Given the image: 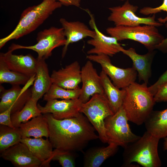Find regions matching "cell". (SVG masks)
<instances>
[{
	"instance_id": "obj_1",
	"label": "cell",
	"mask_w": 167,
	"mask_h": 167,
	"mask_svg": "<svg viewBox=\"0 0 167 167\" xmlns=\"http://www.w3.org/2000/svg\"><path fill=\"white\" fill-rule=\"evenodd\" d=\"M44 115L48 124L49 140L55 149L81 151L90 141L99 139L94 127L81 113L76 117L61 120L54 118L51 113Z\"/></svg>"
},
{
	"instance_id": "obj_2",
	"label": "cell",
	"mask_w": 167,
	"mask_h": 167,
	"mask_svg": "<svg viewBox=\"0 0 167 167\" xmlns=\"http://www.w3.org/2000/svg\"><path fill=\"white\" fill-rule=\"evenodd\" d=\"M147 84L135 82L124 88L126 93L122 106L128 121L137 125L144 123L156 102Z\"/></svg>"
},
{
	"instance_id": "obj_3",
	"label": "cell",
	"mask_w": 167,
	"mask_h": 167,
	"mask_svg": "<svg viewBox=\"0 0 167 167\" xmlns=\"http://www.w3.org/2000/svg\"><path fill=\"white\" fill-rule=\"evenodd\" d=\"M62 6L60 2L56 0H43L38 5L25 9L14 30L7 36L0 39V48L10 41L17 39L34 31L55 10Z\"/></svg>"
},
{
	"instance_id": "obj_4",
	"label": "cell",
	"mask_w": 167,
	"mask_h": 167,
	"mask_svg": "<svg viewBox=\"0 0 167 167\" xmlns=\"http://www.w3.org/2000/svg\"><path fill=\"white\" fill-rule=\"evenodd\" d=\"M160 139L146 131L136 141L124 148L122 167L135 162L144 167H160L161 162L158 153Z\"/></svg>"
},
{
	"instance_id": "obj_5",
	"label": "cell",
	"mask_w": 167,
	"mask_h": 167,
	"mask_svg": "<svg viewBox=\"0 0 167 167\" xmlns=\"http://www.w3.org/2000/svg\"><path fill=\"white\" fill-rule=\"evenodd\" d=\"M106 32L118 41L130 40L139 42L143 45L148 51L155 50L156 47L165 38L157 27L148 25L115 26L107 28Z\"/></svg>"
},
{
	"instance_id": "obj_6",
	"label": "cell",
	"mask_w": 167,
	"mask_h": 167,
	"mask_svg": "<svg viewBox=\"0 0 167 167\" xmlns=\"http://www.w3.org/2000/svg\"><path fill=\"white\" fill-rule=\"evenodd\" d=\"M80 112L86 116L94 127L100 139L107 143L105 120L114 113L105 93L93 95L88 101L82 103Z\"/></svg>"
},
{
	"instance_id": "obj_7",
	"label": "cell",
	"mask_w": 167,
	"mask_h": 167,
	"mask_svg": "<svg viewBox=\"0 0 167 167\" xmlns=\"http://www.w3.org/2000/svg\"><path fill=\"white\" fill-rule=\"evenodd\" d=\"M122 106L105 120V133L109 144L113 143L124 148L140 138L132 132Z\"/></svg>"
},
{
	"instance_id": "obj_8",
	"label": "cell",
	"mask_w": 167,
	"mask_h": 167,
	"mask_svg": "<svg viewBox=\"0 0 167 167\" xmlns=\"http://www.w3.org/2000/svg\"><path fill=\"white\" fill-rule=\"evenodd\" d=\"M37 43L31 46H23L12 44L8 50L13 52L18 49H30L36 52L37 58L45 60L51 56L55 48L64 46L66 42L62 28L52 27L39 32L36 37Z\"/></svg>"
},
{
	"instance_id": "obj_9",
	"label": "cell",
	"mask_w": 167,
	"mask_h": 167,
	"mask_svg": "<svg viewBox=\"0 0 167 167\" xmlns=\"http://www.w3.org/2000/svg\"><path fill=\"white\" fill-rule=\"evenodd\" d=\"M138 6L131 4L128 0L121 6L108 8L110 13L108 18V21L113 23L115 26H134L143 25H152L156 27L164 24L156 20L155 14L152 16L141 17L136 13Z\"/></svg>"
},
{
	"instance_id": "obj_10",
	"label": "cell",
	"mask_w": 167,
	"mask_h": 167,
	"mask_svg": "<svg viewBox=\"0 0 167 167\" xmlns=\"http://www.w3.org/2000/svg\"><path fill=\"white\" fill-rule=\"evenodd\" d=\"M86 58L88 60L99 64L102 70L117 88H124L135 82L137 73L132 67L126 68L117 67L111 63L109 56L104 54H89Z\"/></svg>"
},
{
	"instance_id": "obj_11",
	"label": "cell",
	"mask_w": 167,
	"mask_h": 167,
	"mask_svg": "<svg viewBox=\"0 0 167 167\" xmlns=\"http://www.w3.org/2000/svg\"><path fill=\"white\" fill-rule=\"evenodd\" d=\"M35 75L31 77L24 87L13 85L8 89H5L1 86L0 113L12 107L11 113L20 110L32 96L31 88L29 86L33 84Z\"/></svg>"
},
{
	"instance_id": "obj_12",
	"label": "cell",
	"mask_w": 167,
	"mask_h": 167,
	"mask_svg": "<svg viewBox=\"0 0 167 167\" xmlns=\"http://www.w3.org/2000/svg\"><path fill=\"white\" fill-rule=\"evenodd\" d=\"M90 17L89 24L91 28L94 30L96 35L93 38L87 41V44L93 47L88 51L89 54H104L112 57L121 52L123 48L118 43L116 38L112 36H107L101 32L98 28L93 15L88 9L85 10Z\"/></svg>"
},
{
	"instance_id": "obj_13",
	"label": "cell",
	"mask_w": 167,
	"mask_h": 167,
	"mask_svg": "<svg viewBox=\"0 0 167 167\" xmlns=\"http://www.w3.org/2000/svg\"><path fill=\"white\" fill-rule=\"evenodd\" d=\"M83 103L79 99L49 100L46 105L42 106L37 105L42 113H51L53 117L61 120L78 116L80 113V109Z\"/></svg>"
},
{
	"instance_id": "obj_14",
	"label": "cell",
	"mask_w": 167,
	"mask_h": 167,
	"mask_svg": "<svg viewBox=\"0 0 167 167\" xmlns=\"http://www.w3.org/2000/svg\"><path fill=\"white\" fill-rule=\"evenodd\" d=\"M81 79L82 87L79 99L83 103L95 94L104 93L100 75L91 61H88L81 68Z\"/></svg>"
},
{
	"instance_id": "obj_15",
	"label": "cell",
	"mask_w": 167,
	"mask_h": 167,
	"mask_svg": "<svg viewBox=\"0 0 167 167\" xmlns=\"http://www.w3.org/2000/svg\"><path fill=\"white\" fill-rule=\"evenodd\" d=\"M8 50L5 53H1L0 61L10 70L31 77L35 75L37 59L31 54L26 55L13 54Z\"/></svg>"
},
{
	"instance_id": "obj_16",
	"label": "cell",
	"mask_w": 167,
	"mask_h": 167,
	"mask_svg": "<svg viewBox=\"0 0 167 167\" xmlns=\"http://www.w3.org/2000/svg\"><path fill=\"white\" fill-rule=\"evenodd\" d=\"M1 157L17 167H41V162L30 152L27 146L20 142L1 153Z\"/></svg>"
},
{
	"instance_id": "obj_17",
	"label": "cell",
	"mask_w": 167,
	"mask_h": 167,
	"mask_svg": "<svg viewBox=\"0 0 167 167\" xmlns=\"http://www.w3.org/2000/svg\"><path fill=\"white\" fill-rule=\"evenodd\" d=\"M59 21L66 38V42L62 49V58L65 57L70 44L78 42L87 37L93 38L95 36V31L90 29L83 22L79 21H68L64 18H60Z\"/></svg>"
},
{
	"instance_id": "obj_18",
	"label": "cell",
	"mask_w": 167,
	"mask_h": 167,
	"mask_svg": "<svg viewBox=\"0 0 167 167\" xmlns=\"http://www.w3.org/2000/svg\"><path fill=\"white\" fill-rule=\"evenodd\" d=\"M50 76L53 84L66 89H76L81 82V69L77 61L58 70L53 71Z\"/></svg>"
},
{
	"instance_id": "obj_19",
	"label": "cell",
	"mask_w": 167,
	"mask_h": 167,
	"mask_svg": "<svg viewBox=\"0 0 167 167\" xmlns=\"http://www.w3.org/2000/svg\"><path fill=\"white\" fill-rule=\"evenodd\" d=\"M121 52L131 60L132 67L137 73L139 81H143L148 84L152 75V65L156 54L155 50L148 51L144 54H139L134 48L125 49L122 48Z\"/></svg>"
},
{
	"instance_id": "obj_20",
	"label": "cell",
	"mask_w": 167,
	"mask_h": 167,
	"mask_svg": "<svg viewBox=\"0 0 167 167\" xmlns=\"http://www.w3.org/2000/svg\"><path fill=\"white\" fill-rule=\"evenodd\" d=\"M20 142L24 143L31 153L41 162L42 167L50 166L54 151L48 138H24L21 139Z\"/></svg>"
},
{
	"instance_id": "obj_21",
	"label": "cell",
	"mask_w": 167,
	"mask_h": 167,
	"mask_svg": "<svg viewBox=\"0 0 167 167\" xmlns=\"http://www.w3.org/2000/svg\"><path fill=\"white\" fill-rule=\"evenodd\" d=\"M37 59L35 79L31 88V97L38 101L48 92L53 83L45 60Z\"/></svg>"
},
{
	"instance_id": "obj_22",
	"label": "cell",
	"mask_w": 167,
	"mask_h": 167,
	"mask_svg": "<svg viewBox=\"0 0 167 167\" xmlns=\"http://www.w3.org/2000/svg\"><path fill=\"white\" fill-rule=\"evenodd\" d=\"M17 128L22 138L30 137H49L48 124L44 115L32 118L30 121L21 123Z\"/></svg>"
},
{
	"instance_id": "obj_23",
	"label": "cell",
	"mask_w": 167,
	"mask_h": 167,
	"mask_svg": "<svg viewBox=\"0 0 167 167\" xmlns=\"http://www.w3.org/2000/svg\"><path fill=\"white\" fill-rule=\"evenodd\" d=\"M106 147H96L87 151L84 156V166L99 167L107 159L117 152L118 146L110 143Z\"/></svg>"
},
{
	"instance_id": "obj_24",
	"label": "cell",
	"mask_w": 167,
	"mask_h": 167,
	"mask_svg": "<svg viewBox=\"0 0 167 167\" xmlns=\"http://www.w3.org/2000/svg\"><path fill=\"white\" fill-rule=\"evenodd\" d=\"M99 75L104 93L114 113L122 106L125 95V90L124 88L120 90L116 87L102 70Z\"/></svg>"
},
{
	"instance_id": "obj_25",
	"label": "cell",
	"mask_w": 167,
	"mask_h": 167,
	"mask_svg": "<svg viewBox=\"0 0 167 167\" xmlns=\"http://www.w3.org/2000/svg\"><path fill=\"white\" fill-rule=\"evenodd\" d=\"M144 123L146 131L161 139L167 136V109L151 112Z\"/></svg>"
},
{
	"instance_id": "obj_26",
	"label": "cell",
	"mask_w": 167,
	"mask_h": 167,
	"mask_svg": "<svg viewBox=\"0 0 167 167\" xmlns=\"http://www.w3.org/2000/svg\"><path fill=\"white\" fill-rule=\"evenodd\" d=\"M37 101L31 97L20 110L11 114V120L15 128L31 118L42 115L37 104Z\"/></svg>"
},
{
	"instance_id": "obj_27",
	"label": "cell",
	"mask_w": 167,
	"mask_h": 167,
	"mask_svg": "<svg viewBox=\"0 0 167 167\" xmlns=\"http://www.w3.org/2000/svg\"><path fill=\"white\" fill-rule=\"evenodd\" d=\"M81 92V88L79 87L73 89H66L52 84L48 92L44 95L43 100L47 101L54 99H77L79 98Z\"/></svg>"
},
{
	"instance_id": "obj_28",
	"label": "cell",
	"mask_w": 167,
	"mask_h": 167,
	"mask_svg": "<svg viewBox=\"0 0 167 167\" xmlns=\"http://www.w3.org/2000/svg\"><path fill=\"white\" fill-rule=\"evenodd\" d=\"M22 137L17 128L0 126V153L20 142Z\"/></svg>"
},
{
	"instance_id": "obj_29",
	"label": "cell",
	"mask_w": 167,
	"mask_h": 167,
	"mask_svg": "<svg viewBox=\"0 0 167 167\" xmlns=\"http://www.w3.org/2000/svg\"><path fill=\"white\" fill-rule=\"evenodd\" d=\"M31 78L23 74L10 70L3 62L0 61V84L6 83L13 86L25 85Z\"/></svg>"
},
{
	"instance_id": "obj_30",
	"label": "cell",
	"mask_w": 167,
	"mask_h": 167,
	"mask_svg": "<svg viewBox=\"0 0 167 167\" xmlns=\"http://www.w3.org/2000/svg\"><path fill=\"white\" fill-rule=\"evenodd\" d=\"M75 156L72 152L55 149L52 161H57L62 167H74L75 166Z\"/></svg>"
},
{
	"instance_id": "obj_31",
	"label": "cell",
	"mask_w": 167,
	"mask_h": 167,
	"mask_svg": "<svg viewBox=\"0 0 167 167\" xmlns=\"http://www.w3.org/2000/svg\"><path fill=\"white\" fill-rule=\"evenodd\" d=\"M162 11H165L167 14V0H163L162 3L160 6L156 7L150 6H145L140 9L139 13L143 15H150L156 14ZM159 22L165 24L167 28V15L164 18L161 17L157 19Z\"/></svg>"
},
{
	"instance_id": "obj_32",
	"label": "cell",
	"mask_w": 167,
	"mask_h": 167,
	"mask_svg": "<svg viewBox=\"0 0 167 167\" xmlns=\"http://www.w3.org/2000/svg\"><path fill=\"white\" fill-rule=\"evenodd\" d=\"M167 82V70L153 84L148 87L151 93L154 96L158 90Z\"/></svg>"
},
{
	"instance_id": "obj_33",
	"label": "cell",
	"mask_w": 167,
	"mask_h": 167,
	"mask_svg": "<svg viewBox=\"0 0 167 167\" xmlns=\"http://www.w3.org/2000/svg\"><path fill=\"white\" fill-rule=\"evenodd\" d=\"M12 107L0 113V124L15 128L13 125L11 119Z\"/></svg>"
},
{
	"instance_id": "obj_34",
	"label": "cell",
	"mask_w": 167,
	"mask_h": 167,
	"mask_svg": "<svg viewBox=\"0 0 167 167\" xmlns=\"http://www.w3.org/2000/svg\"><path fill=\"white\" fill-rule=\"evenodd\" d=\"M154 98L156 102H167V82L158 90Z\"/></svg>"
},
{
	"instance_id": "obj_35",
	"label": "cell",
	"mask_w": 167,
	"mask_h": 167,
	"mask_svg": "<svg viewBox=\"0 0 167 167\" xmlns=\"http://www.w3.org/2000/svg\"><path fill=\"white\" fill-rule=\"evenodd\" d=\"M60 2L62 5L66 6H74L79 7L80 5L81 0H56Z\"/></svg>"
},
{
	"instance_id": "obj_36",
	"label": "cell",
	"mask_w": 167,
	"mask_h": 167,
	"mask_svg": "<svg viewBox=\"0 0 167 167\" xmlns=\"http://www.w3.org/2000/svg\"><path fill=\"white\" fill-rule=\"evenodd\" d=\"M155 49L158 50L164 54L167 53V37L164 38L160 43L156 47Z\"/></svg>"
},
{
	"instance_id": "obj_37",
	"label": "cell",
	"mask_w": 167,
	"mask_h": 167,
	"mask_svg": "<svg viewBox=\"0 0 167 167\" xmlns=\"http://www.w3.org/2000/svg\"><path fill=\"white\" fill-rule=\"evenodd\" d=\"M163 149L165 151L167 150V136L164 138L163 144Z\"/></svg>"
},
{
	"instance_id": "obj_38",
	"label": "cell",
	"mask_w": 167,
	"mask_h": 167,
	"mask_svg": "<svg viewBox=\"0 0 167 167\" xmlns=\"http://www.w3.org/2000/svg\"><path fill=\"white\" fill-rule=\"evenodd\" d=\"M119 0V1H126L127 0Z\"/></svg>"
}]
</instances>
